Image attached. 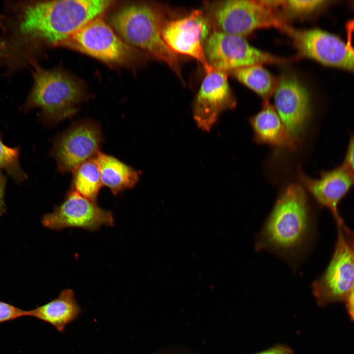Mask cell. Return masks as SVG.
Masks as SVG:
<instances>
[{
	"label": "cell",
	"mask_w": 354,
	"mask_h": 354,
	"mask_svg": "<svg viewBox=\"0 0 354 354\" xmlns=\"http://www.w3.org/2000/svg\"><path fill=\"white\" fill-rule=\"evenodd\" d=\"M111 21L125 43L149 53L179 74L176 54L164 41L163 25L152 8L144 4L127 5L116 12Z\"/></svg>",
	"instance_id": "cell-3"
},
{
	"label": "cell",
	"mask_w": 354,
	"mask_h": 354,
	"mask_svg": "<svg viewBox=\"0 0 354 354\" xmlns=\"http://www.w3.org/2000/svg\"><path fill=\"white\" fill-rule=\"evenodd\" d=\"M342 164L354 178V132L350 134L345 155Z\"/></svg>",
	"instance_id": "cell-24"
},
{
	"label": "cell",
	"mask_w": 354,
	"mask_h": 354,
	"mask_svg": "<svg viewBox=\"0 0 354 354\" xmlns=\"http://www.w3.org/2000/svg\"><path fill=\"white\" fill-rule=\"evenodd\" d=\"M19 147L11 148L5 145L0 134V169L4 170L17 184L23 182L27 175L21 167Z\"/></svg>",
	"instance_id": "cell-21"
},
{
	"label": "cell",
	"mask_w": 354,
	"mask_h": 354,
	"mask_svg": "<svg viewBox=\"0 0 354 354\" xmlns=\"http://www.w3.org/2000/svg\"><path fill=\"white\" fill-rule=\"evenodd\" d=\"M274 104L286 128L295 139L304 129L310 115L307 90L295 76L284 75L275 89Z\"/></svg>",
	"instance_id": "cell-14"
},
{
	"label": "cell",
	"mask_w": 354,
	"mask_h": 354,
	"mask_svg": "<svg viewBox=\"0 0 354 354\" xmlns=\"http://www.w3.org/2000/svg\"><path fill=\"white\" fill-rule=\"evenodd\" d=\"M33 85L22 110L37 108L45 122L55 124L70 118L82 99V90L70 76L60 71L36 67Z\"/></svg>",
	"instance_id": "cell-4"
},
{
	"label": "cell",
	"mask_w": 354,
	"mask_h": 354,
	"mask_svg": "<svg viewBox=\"0 0 354 354\" xmlns=\"http://www.w3.org/2000/svg\"><path fill=\"white\" fill-rule=\"evenodd\" d=\"M59 46L110 63L124 61L131 53L128 45L99 17L86 24Z\"/></svg>",
	"instance_id": "cell-8"
},
{
	"label": "cell",
	"mask_w": 354,
	"mask_h": 354,
	"mask_svg": "<svg viewBox=\"0 0 354 354\" xmlns=\"http://www.w3.org/2000/svg\"><path fill=\"white\" fill-rule=\"evenodd\" d=\"M81 312L73 290H62L56 298L50 302L30 310H27V316L42 320L53 325L59 332L75 320Z\"/></svg>",
	"instance_id": "cell-17"
},
{
	"label": "cell",
	"mask_w": 354,
	"mask_h": 354,
	"mask_svg": "<svg viewBox=\"0 0 354 354\" xmlns=\"http://www.w3.org/2000/svg\"><path fill=\"white\" fill-rule=\"evenodd\" d=\"M326 1L324 0H284L286 10L294 15L306 14L322 7Z\"/></svg>",
	"instance_id": "cell-22"
},
{
	"label": "cell",
	"mask_w": 354,
	"mask_h": 354,
	"mask_svg": "<svg viewBox=\"0 0 354 354\" xmlns=\"http://www.w3.org/2000/svg\"><path fill=\"white\" fill-rule=\"evenodd\" d=\"M102 185L114 195L134 187L140 179L138 172L117 158L99 151L95 157Z\"/></svg>",
	"instance_id": "cell-18"
},
{
	"label": "cell",
	"mask_w": 354,
	"mask_h": 354,
	"mask_svg": "<svg viewBox=\"0 0 354 354\" xmlns=\"http://www.w3.org/2000/svg\"><path fill=\"white\" fill-rule=\"evenodd\" d=\"M73 173L71 190L85 198L96 202L102 184L95 157L82 163Z\"/></svg>",
	"instance_id": "cell-19"
},
{
	"label": "cell",
	"mask_w": 354,
	"mask_h": 354,
	"mask_svg": "<svg viewBox=\"0 0 354 354\" xmlns=\"http://www.w3.org/2000/svg\"><path fill=\"white\" fill-rule=\"evenodd\" d=\"M338 226L337 239L331 260L323 274L313 285L319 305L346 300L354 290V247Z\"/></svg>",
	"instance_id": "cell-5"
},
{
	"label": "cell",
	"mask_w": 354,
	"mask_h": 354,
	"mask_svg": "<svg viewBox=\"0 0 354 354\" xmlns=\"http://www.w3.org/2000/svg\"><path fill=\"white\" fill-rule=\"evenodd\" d=\"M210 31L208 20L201 10H195L184 17L166 22L163 25L162 35L172 51L196 59L206 73L213 69L207 62L204 49Z\"/></svg>",
	"instance_id": "cell-12"
},
{
	"label": "cell",
	"mask_w": 354,
	"mask_h": 354,
	"mask_svg": "<svg viewBox=\"0 0 354 354\" xmlns=\"http://www.w3.org/2000/svg\"><path fill=\"white\" fill-rule=\"evenodd\" d=\"M212 13L219 31L240 36L264 28L283 30L287 26L258 0L222 1L214 5Z\"/></svg>",
	"instance_id": "cell-7"
},
{
	"label": "cell",
	"mask_w": 354,
	"mask_h": 354,
	"mask_svg": "<svg viewBox=\"0 0 354 354\" xmlns=\"http://www.w3.org/2000/svg\"><path fill=\"white\" fill-rule=\"evenodd\" d=\"M114 2L108 0H65L39 2L26 6L18 15L14 35L3 45L7 51L29 39L58 45Z\"/></svg>",
	"instance_id": "cell-1"
},
{
	"label": "cell",
	"mask_w": 354,
	"mask_h": 354,
	"mask_svg": "<svg viewBox=\"0 0 354 354\" xmlns=\"http://www.w3.org/2000/svg\"><path fill=\"white\" fill-rule=\"evenodd\" d=\"M256 140L260 143L295 149V139L288 131L275 108L266 102L250 119Z\"/></svg>",
	"instance_id": "cell-16"
},
{
	"label": "cell",
	"mask_w": 354,
	"mask_h": 354,
	"mask_svg": "<svg viewBox=\"0 0 354 354\" xmlns=\"http://www.w3.org/2000/svg\"><path fill=\"white\" fill-rule=\"evenodd\" d=\"M235 101L225 71L212 69L206 73L195 98L193 116L198 127L209 132L219 115L232 108Z\"/></svg>",
	"instance_id": "cell-13"
},
{
	"label": "cell",
	"mask_w": 354,
	"mask_h": 354,
	"mask_svg": "<svg viewBox=\"0 0 354 354\" xmlns=\"http://www.w3.org/2000/svg\"><path fill=\"white\" fill-rule=\"evenodd\" d=\"M346 230H347V231L348 233H349L350 234H351L352 236L353 237V238H354V232H351L350 230H349L347 229H346Z\"/></svg>",
	"instance_id": "cell-28"
},
{
	"label": "cell",
	"mask_w": 354,
	"mask_h": 354,
	"mask_svg": "<svg viewBox=\"0 0 354 354\" xmlns=\"http://www.w3.org/2000/svg\"><path fill=\"white\" fill-rule=\"evenodd\" d=\"M204 49L209 65L225 72L254 64L287 61L253 47L242 36L219 30L210 34Z\"/></svg>",
	"instance_id": "cell-6"
},
{
	"label": "cell",
	"mask_w": 354,
	"mask_h": 354,
	"mask_svg": "<svg viewBox=\"0 0 354 354\" xmlns=\"http://www.w3.org/2000/svg\"><path fill=\"white\" fill-rule=\"evenodd\" d=\"M305 187L321 206L328 209L338 226H344L338 205L354 186V178L342 164L322 172L317 178L301 176Z\"/></svg>",
	"instance_id": "cell-15"
},
{
	"label": "cell",
	"mask_w": 354,
	"mask_h": 354,
	"mask_svg": "<svg viewBox=\"0 0 354 354\" xmlns=\"http://www.w3.org/2000/svg\"><path fill=\"white\" fill-rule=\"evenodd\" d=\"M255 354H293V351L286 345L278 344Z\"/></svg>",
	"instance_id": "cell-25"
},
{
	"label": "cell",
	"mask_w": 354,
	"mask_h": 354,
	"mask_svg": "<svg viewBox=\"0 0 354 354\" xmlns=\"http://www.w3.org/2000/svg\"><path fill=\"white\" fill-rule=\"evenodd\" d=\"M102 134L94 122H80L56 138L53 149L59 170L73 172L83 162L95 157L100 151Z\"/></svg>",
	"instance_id": "cell-10"
},
{
	"label": "cell",
	"mask_w": 354,
	"mask_h": 354,
	"mask_svg": "<svg viewBox=\"0 0 354 354\" xmlns=\"http://www.w3.org/2000/svg\"><path fill=\"white\" fill-rule=\"evenodd\" d=\"M232 71L237 80L264 98H268L275 90L277 85L275 79L261 64L249 65Z\"/></svg>",
	"instance_id": "cell-20"
},
{
	"label": "cell",
	"mask_w": 354,
	"mask_h": 354,
	"mask_svg": "<svg viewBox=\"0 0 354 354\" xmlns=\"http://www.w3.org/2000/svg\"><path fill=\"white\" fill-rule=\"evenodd\" d=\"M310 210L303 188L288 186L278 197L259 236L258 245L291 258L301 250L311 228Z\"/></svg>",
	"instance_id": "cell-2"
},
{
	"label": "cell",
	"mask_w": 354,
	"mask_h": 354,
	"mask_svg": "<svg viewBox=\"0 0 354 354\" xmlns=\"http://www.w3.org/2000/svg\"><path fill=\"white\" fill-rule=\"evenodd\" d=\"M42 223L51 230L78 228L94 231L103 225L113 226L114 219L110 211L70 190L60 205L43 216Z\"/></svg>",
	"instance_id": "cell-11"
},
{
	"label": "cell",
	"mask_w": 354,
	"mask_h": 354,
	"mask_svg": "<svg viewBox=\"0 0 354 354\" xmlns=\"http://www.w3.org/2000/svg\"><path fill=\"white\" fill-rule=\"evenodd\" d=\"M293 39L301 55L326 65L354 72V49L338 36L318 29L283 30Z\"/></svg>",
	"instance_id": "cell-9"
},
{
	"label": "cell",
	"mask_w": 354,
	"mask_h": 354,
	"mask_svg": "<svg viewBox=\"0 0 354 354\" xmlns=\"http://www.w3.org/2000/svg\"><path fill=\"white\" fill-rule=\"evenodd\" d=\"M346 301L348 311L354 321V290L350 294Z\"/></svg>",
	"instance_id": "cell-27"
},
{
	"label": "cell",
	"mask_w": 354,
	"mask_h": 354,
	"mask_svg": "<svg viewBox=\"0 0 354 354\" xmlns=\"http://www.w3.org/2000/svg\"><path fill=\"white\" fill-rule=\"evenodd\" d=\"M6 184L5 176L0 171V216L4 212L5 207L4 203V194Z\"/></svg>",
	"instance_id": "cell-26"
},
{
	"label": "cell",
	"mask_w": 354,
	"mask_h": 354,
	"mask_svg": "<svg viewBox=\"0 0 354 354\" xmlns=\"http://www.w3.org/2000/svg\"><path fill=\"white\" fill-rule=\"evenodd\" d=\"M27 316V310L0 301V323Z\"/></svg>",
	"instance_id": "cell-23"
}]
</instances>
